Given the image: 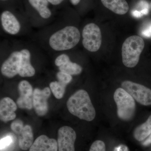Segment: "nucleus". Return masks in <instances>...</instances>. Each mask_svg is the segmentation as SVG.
Returning a JSON list of instances; mask_svg holds the SVG:
<instances>
[{"label": "nucleus", "mask_w": 151, "mask_h": 151, "mask_svg": "<svg viewBox=\"0 0 151 151\" xmlns=\"http://www.w3.org/2000/svg\"><path fill=\"white\" fill-rule=\"evenodd\" d=\"M35 37L41 48L55 55L73 49L80 42L81 33L75 26L60 22L42 28Z\"/></svg>", "instance_id": "nucleus-1"}, {"label": "nucleus", "mask_w": 151, "mask_h": 151, "mask_svg": "<svg viewBox=\"0 0 151 151\" xmlns=\"http://www.w3.org/2000/svg\"><path fill=\"white\" fill-rule=\"evenodd\" d=\"M66 105L69 112L81 120L91 122L95 118V109L88 92L84 89H79L72 94Z\"/></svg>", "instance_id": "nucleus-2"}, {"label": "nucleus", "mask_w": 151, "mask_h": 151, "mask_svg": "<svg viewBox=\"0 0 151 151\" xmlns=\"http://www.w3.org/2000/svg\"><path fill=\"white\" fill-rule=\"evenodd\" d=\"M1 57L2 58L1 72L6 78H14L19 75L22 59V55L18 43L4 49L1 48Z\"/></svg>", "instance_id": "nucleus-3"}, {"label": "nucleus", "mask_w": 151, "mask_h": 151, "mask_svg": "<svg viewBox=\"0 0 151 151\" xmlns=\"http://www.w3.org/2000/svg\"><path fill=\"white\" fill-rule=\"evenodd\" d=\"M145 42L142 37L133 35L127 38L122 47V62L126 67H134L137 65Z\"/></svg>", "instance_id": "nucleus-4"}, {"label": "nucleus", "mask_w": 151, "mask_h": 151, "mask_svg": "<svg viewBox=\"0 0 151 151\" xmlns=\"http://www.w3.org/2000/svg\"><path fill=\"white\" fill-rule=\"evenodd\" d=\"M1 27L5 33L11 36L17 37L28 33L32 27L29 22L22 21L11 11H3L0 16Z\"/></svg>", "instance_id": "nucleus-5"}, {"label": "nucleus", "mask_w": 151, "mask_h": 151, "mask_svg": "<svg viewBox=\"0 0 151 151\" xmlns=\"http://www.w3.org/2000/svg\"><path fill=\"white\" fill-rule=\"evenodd\" d=\"M113 98L117 105V115L119 119L125 122L132 120L136 111L134 99L123 88L116 89Z\"/></svg>", "instance_id": "nucleus-6"}, {"label": "nucleus", "mask_w": 151, "mask_h": 151, "mask_svg": "<svg viewBox=\"0 0 151 151\" xmlns=\"http://www.w3.org/2000/svg\"><path fill=\"white\" fill-rule=\"evenodd\" d=\"M22 55V59L19 75L22 77H31L36 73L33 61L42 53L37 45L30 43H18Z\"/></svg>", "instance_id": "nucleus-7"}, {"label": "nucleus", "mask_w": 151, "mask_h": 151, "mask_svg": "<svg viewBox=\"0 0 151 151\" xmlns=\"http://www.w3.org/2000/svg\"><path fill=\"white\" fill-rule=\"evenodd\" d=\"M81 37L82 45L87 51L94 52L100 49L102 45V34L96 24H87L82 29Z\"/></svg>", "instance_id": "nucleus-8"}, {"label": "nucleus", "mask_w": 151, "mask_h": 151, "mask_svg": "<svg viewBox=\"0 0 151 151\" xmlns=\"http://www.w3.org/2000/svg\"><path fill=\"white\" fill-rule=\"evenodd\" d=\"M122 86L138 103L145 106L151 105V89L130 81H123Z\"/></svg>", "instance_id": "nucleus-9"}, {"label": "nucleus", "mask_w": 151, "mask_h": 151, "mask_svg": "<svg viewBox=\"0 0 151 151\" xmlns=\"http://www.w3.org/2000/svg\"><path fill=\"white\" fill-rule=\"evenodd\" d=\"M67 52L54 55L55 65L58 68L59 71L71 76L79 75L83 70L82 66L72 61Z\"/></svg>", "instance_id": "nucleus-10"}, {"label": "nucleus", "mask_w": 151, "mask_h": 151, "mask_svg": "<svg viewBox=\"0 0 151 151\" xmlns=\"http://www.w3.org/2000/svg\"><path fill=\"white\" fill-rule=\"evenodd\" d=\"M51 94L50 87H45L40 89L36 88L33 94V106L38 116H45L48 111L49 105L47 100Z\"/></svg>", "instance_id": "nucleus-11"}, {"label": "nucleus", "mask_w": 151, "mask_h": 151, "mask_svg": "<svg viewBox=\"0 0 151 151\" xmlns=\"http://www.w3.org/2000/svg\"><path fill=\"white\" fill-rule=\"evenodd\" d=\"M76 133L70 127L64 126L58 131V151H75Z\"/></svg>", "instance_id": "nucleus-12"}, {"label": "nucleus", "mask_w": 151, "mask_h": 151, "mask_svg": "<svg viewBox=\"0 0 151 151\" xmlns=\"http://www.w3.org/2000/svg\"><path fill=\"white\" fill-rule=\"evenodd\" d=\"M28 1L39 17L40 28L50 24L49 22L52 17V12L49 8V3L47 0H28Z\"/></svg>", "instance_id": "nucleus-13"}, {"label": "nucleus", "mask_w": 151, "mask_h": 151, "mask_svg": "<svg viewBox=\"0 0 151 151\" xmlns=\"http://www.w3.org/2000/svg\"><path fill=\"white\" fill-rule=\"evenodd\" d=\"M17 106L13 100L10 97H4L0 102V119L3 122L6 123L15 119V111Z\"/></svg>", "instance_id": "nucleus-14"}, {"label": "nucleus", "mask_w": 151, "mask_h": 151, "mask_svg": "<svg viewBox=\"0 0 151 151\" xmlns=\"http://www.w3.org/2000/svg\"><path fill=\"white\" fill-rule=\"evenodd\" d=\"M58 146L56 140L50 139L45 135L36 139L30 147L29 151H58Z\"/></svg>", "instance_id": "nucleus-15"}, {"label": "nucleus", "mask_w": 151, "mask_h": 151, "mask_svg": "<svg viewBox=\"0 0 151 151\" xmlns=\"http://www.w3.org/2000/svg\"><path fill=\"white\" fill-rule=\"evenodd\" d=\"M104 6L119 15H124L129 10V6L126 0H101Z\"/></svg>", "instance_id": "nucleus-16"}, {"label": "nucleus", "mask_w": 151, "mask_h": 151, "mask_svg": "<svg viewBox=\"0 0 151 151\" xmlns=\"http://www.w3.org/2000/svg\"><path fill=\"white\" fill-rule=\"evenodd\" d=\"M18 135L19 147L23 150H27L33 143V134L31 127L29 125H26Z\"/></svg>", "instance_id": "nucleus-17"}, {"label": "nucleus", "mask_w": 151, "mask_h": 151, "mask_svg": "<svg viewBox=\"0 0 151 151\" xmlns=\"http://www.w3.org/2000/svg\"><path fill=\"white\" fill-rule=\"evenodd\" d=\"M151 134V115L147 120L143 124L135 128L133 136L135 139L139 142H143Z\"/></svg>", "instance_id": "nucleus-18"}, {"label": "nucleus", "mask_w": 151, "mask_h": 151, "mask_svg": "<svg viewBox=\"0 0 151 151\" xmlns=\"http://www.w3.org/2000/svg\"><path fill=\"white\" fill-rule=\"evenodd\" d=\"M18 90L20 95L19 98L22 100H32L33 94L32 86L27 80H22L19 82Z\"/></svg>", "instance_id": "nucleus-19"}, {"label": "nucleus", "mask_w": 151, "mask_h": 151, "mask_svg": "<svg viewBox=\"0 0 151 151\" xmlns=\"http://www.w3.org/2000/svg\"><path fill=\"white\" fill-rule=\"evenodd\" d=\"M67 85L58 81H52L49 84L50 88L55 98L60 99L65 93Z\"/></svg>", "instance_id": "nucleus-20"}, {"label": "nucleus", "mask_w": 151, "mask_h": 151, "mask_svg": "<svg viewBox=\"0 0 151 151\" xmlns=\"http://www.w3.org/2000/svg\"><path fill=\"white\" fill-rule=\"evenodd\" d=\"M15 140V136L12 134L7 135L6 137L1 139L0 141L1 151L8 149L13 144Z\"/></svg>", "instance_id": "nucleus-21"}, {"label": "nucleus", "mask_w": 151, "mask_h": 151, "mask_svg": "<svg viewBox=\"0 0 151 151\" xmlns=\"http://www.w3.org/2000/svg\"><path fill=\"white\" fill-rule=\"evenodd\" d=\"M56 77L58 81L64 83L66 85H68L73 80L72 76L68 73L59 71L56 73Z\"/></svg>", "instance_id": "nucleus-22"}, {"label": "nucleus", "mask_w": 151, "mask_h": 151, "mask_svg": "<svg viewBox=\"0 0 151 151\" xmlns=\"http://www.w3.org/2000/svg\"><path fill=\"white\" fill-rule=\"evenodd\" d=\"M89 151H106L105 143L101 140H96L92 143Z\"/></svg>", "instance_id": "nucleus-23"}, {"label": "nucleus", "mask_w": 151, "mask_h": 151, "mask_svg": "<svg viewBox=\"0 0 151 151\" xmlns=\"http://www.w3.org/2000/svg\"><path fill=\"white\" fill-rule=\"evenodd\" d=\"M11 129L17 134L19 135L24 128L23 123L21 120L17 119L11 124Z\"/></svg>", "instance_id": "nucleus-24"}, {"label": "nucleus", "mask_w": 151, "mask_h": 151, "mask_svg": "<svg viewBox=\"0 0 151 151\" xmlns=\"http://www.w3.org/2000/svg\"><path fill=\"white\" fill-rule=\"evenodd\" d=\"M65 0H47L49 4L52 5L58 6L63 2Z\"/></svg>", "instance_id": "nucleus-25"}, {"label": "nucleus", "mask_w": 151, "mask_h": 151, "mask_svg": "<svg viewBox=\"0 0 151 151\" xmlns=\"http://www.w3.org/2000/svg\"><path fill=\"white\" fill-rule=\"evenodd\" d=\"M151 144V134L146 139L143 141L142 145L144 146H147Z\"/></svg>", "instance_id": "nucleus-26"}, {"label": "nucleus", "mask_w": 151, "mask_h": 151, "mask_svg": "<svg viewBox=\"0 0 151 151\" xmlns=\"http://www.w3.org/2000/svg\"><path fill=\"white\" fill-rule=\"evenodd\" d=\"M144 34L147 36H150L151 35V26L150 27L147 29L146 30Z\"/></svg>", "instance_id": "nucleus-27"}, {"label": "nucleus", "mask_w": 151, "mask_h": 151, "mask_svg": "<svg viewBox=\"0 0 151 151\" xmlns=\"http://www.w3.org/2000/svg\"><path fill=\"white\" fill-rule=\"evenodd\" d=\"M81 0H70V2L72 5L76 6L81 1Z\"/></svg>", "instance_id": "nucleus-28"}, {"label": "nucleus", "mask_w": 151, "mask_h": 151, "mask_svg": "<svg viewBox=\"0 0 151 151\" xmlns=\"http://www.w3.org/2000/svg\"><path fill=\"white\" fill-rule=\"evenodd\" d=\"M150 9H151V1L150 3Z\"/></svg>", "instance_id": "nucleus-29"}, {"label": "nucleus", "mask_w": 151, "mask_h": 151, "mask_svg": "<svg viewBox=\"0 0 151 151\" xmlns=\"http://www.w3.org/2000/svg\"><path fill=\"white\" fill-rule=\"evenodd\" d=\"M1 1H8V0H1Z\"/></svg>", "instance_id": "nucleus-30"}]
</instances>
